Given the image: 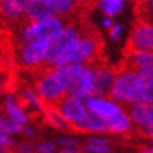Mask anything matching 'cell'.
Masks as SVG:
<instances>
[{
	"label": "cell",
	"instance_id": "5",
	"mask_svg": "<svg viewBox=\"0 0 153 153\" xmlns=\"http://www.w3.org/2000/svg\"><path fill=\"white\" fill-rule=\"evenodd\" d=\"M71 133H91L107 132V121L92 111H86L76 122H70Z\"/></svg>",
	"mask_w": 153,
	"mask_h": 153
},
{
	"label": "cell",
	"instance_id": "1",
	"mask_svg": "<svg viewBox=\"0 0 153 153\" xmlns=\"http://www.w3.org/2000/svg\"><path fill=\"white\" fill-rule=\"evenodd\" d=\"M142 82L138 74L134 72H120L105 96L106 100L117 102H137Z\"/></svg>",
	"mask_w": 153,
	"mask_h": 153
},
{
	"label": "cell",
	"instance_id": "21",
	"mask_svg": "<svg viewBox=\"0 0 153 153\" xmlns=\"http://www.w3.org/2000/svg\"><path fill=\"white\" fill-rule=\"evenodd\" d=\"M59 142L64 146H76V142L72 141V140H66V138H60Z\"/></svg>",
	"mask_w": 153,
	"mask_h": 153
},
{
	"label": "cell",
	"instance_id": "4",
	"mask_svg": "<svg viewBox=\"0 0 153 153\" xmlns=\"http://www.w3.org/2000/svg\"><path fill=\"white\" fill-rule=\"evenodd\" d=\"M79 36H80L79 22L76 25H70V26L64 27L57 35H55L49 40V45H48L46 52H45V55H44L42 62L51 64L52 61L57 57L59 53L62 51L68 44H71L74 40L79 39Z\"/></svg>",
	"mask_w": 153,
	"mask_h": 153
},
{
	"label": "cell",
	"instance_id": "10",
	"mask_svg": "<svg viewBox=\"0 0 153 153\" xmlns=\"http://www.w3.org/2000/svg\"><path fill=\"white\" fill-rule=\"evenodd\" d=\"M131 132H134L131 126V118L125 113L120 112L107 121V133L122 134L126 138H131Z\"/></svg>",
	"mask_w": 153,
	"mask_h": 153
},
{
	"label": "cell",
	"instance_id": "26",
	"mask_svg": "<svg viewBox=\"0 0 153 153\" xmlns=\"http://www.w3.org/2000/svg\"><path fill=\"white\" fill-rule=\"evenodd\" d=\"M141 153H152V151H149V152H141Z\"/></svg>",
	"mask_w": 153,
	"mask_h": 153
},
{
	"label": "cell",
	"instance_id": "25",
	"mask_svg": "<svg viewBox=\"0 0 153 153\" xmlns=\"http://www.w3.org/2000/svg\"><path fill=\"white\" fill-rule=\"evenodd\" d=\"M24 131H25L26 134H29V136H34V134H35V132L33 131V129H30V128H25Z\"/></svg>",
	"mask_w": 153,
	"mask_h": 153
},
{
	"label": "cell",
	"instance_id": "2",
	"mask_svg": "<svg viewBox=\"0 0 153 153\" xmlns=\"http://www.w3.org/2000/svg\"><path fill=\"white\" fill-rule=\"evenodd\" d=\"M136 51H153V24L141 18L132 22L131 35L122 49V56L128 57Z\"/></svg>",
	"mask_w": 153,
	"mask_h": 153
},
{
	"label": "cell",
	"instance_id": "7",
	"mask_svg": "<svg viewBox=\"0 0 153 153\" xmlns=\"http://www.w3.org/2000/svg\"><path fill=\"white\" fill-rule=\"evenodd\" d=\"M52 107L62 114V116L68 121V122H76L79 121L83 113L86 112L85 106L82 105L80 100H77L76 97L70 96V95H65L64 97H61L60 100L53 105Z\"/></svg>",
	"mask_w": 153,
	"mask_h": 153
},
{
	"label": "cell",
	"instance_id": "24",
	"mask_svg": "<svg viewBox=\"0 0 153 153\" xmlns=\"http://www.w3.org/2000/svg\"><path fill=\"white\" fill-rule=\"evenodd\" d=\"M4 86H5L4 79H3V76L0 75V92H1V91H4Z\"/></svg>",
	"mask_w": 153,
	"mask_h": 153
},
{
	"label": "cell",
	"instance_id": "12",
	"mask_svg": "<svg viewBox=\"0 0 153 153\" xmlns=\"http://www.w3.org/2000/svg\"><path fill=\"white\" fill-rule=\"evenodd\" d=\"M5 107H6V112L9 113V116L14 121L19 122V123H25L27 121V117L25 116V113L22 112V110L20 107L15 103L13 96H7L6 102H5Z\"/></svg>",
	"mask_w": 153,
	"mask_h": 153
},
{
	"label": "cell",
	"instance_id": "9",
	"mask_svg": "<svg viewBox=\"0 0 153 153\" xmlns=\"http://www.w3.org/2000/svg\"><path fill=\"white\" fill-rule=\"evenodd\" d=\"M29 0H0V15L6 21L14 22L25 15Z\"/></svg>",
	"mask_w": 153,
	"mask_h": 153
},
{
	"label": "cell",
	"instance_id": "13",
	"mask_svg": "<svg viewBox=\"0 0 153 153\" xmlns=\"http://www.w3.org/2000/svg\"><path fill=\"white\" fill-rule=\"evenodd\" d=\"M125 5V0H101L100 7L107 16H113L118 14Z\"/></svg>",
	"mask_w": 153,
	"mask_h": 153
},
{
	"label": "cell",
	"instance_id": "17",
	"mask_svg": "<svg viewBox=\"0 0 153 153\" xmlns=\"http://www.w3.org/2000/svg\"><path fill=\"white\" fill-rule=\"evenodd\" d=\"M41 153H52L55 151V144L51 143V142H45V143H41L39 147H37Z\"/></svg>",
	"mask_w": 153,
	"mask_h": 153
},
{
	"label": "cell",
	"instance_id": "22",
	"mask_svg": "<svg viewBox=\"0 0 153 153\" xmlns=\"http://www.w3.org/2000/svg\"><path fill=\"white\" fill-rule=\"evenodd\" d=\"M0 153H16V152L10 149L9 147H1L0 148Z\"/></svg>",
	"mask_w": 153,
	"mask_h": 153
},
{
	"label": "cell",
	"instance_id": "15",
	"mask_svg": "<svg viewBox=\"0 0 153 153\" xmlns=\"http://www.w3.org/2000/svg\"><path fill=\"white\" fill-rule=\"evenodd\" d=\"M83 151L86 152H95V153H108L110 148L106 146H100V144H87L83 147Z\"/></svg>",
	"mask_w": 153,
	"mask_h": 153
},
{
	"label": "cell",
	"instance_id": "11",
	"mask_svg": "<svg viewBox=\"0 0 153 153\" xmlns=\"http://www.w3.org/2000/svg\"><path fill=\"white\" fill-rule=\"evenodd\" d=\"M86 102H87V107L91 111L95 112L96 114H98V116L105 120H110L121 112V108L118 106L113 105L106 100H101V98L91 97Z\"/></svg>",
	"mask_w": 153,
	"mask_h": 153
},
{
	"label": "cell",
	"instance_id": "16",
	"mask_svg": "<svg viewBox=\"0 0 153 153\" xmlns=\"http://www.w3.org/2000/svg\"><path fill=\"white\" fill-rule=\"evenodd\" d=\"M35 151V146L29 142H24L16 147V153H36Z\"/></svg>",
	"mask_w": 153,
	"mask_h": 153
},
{
	"label": "cell",
	"instance_id": "14",
	"mask_svg": "<svg viewBox=\"0 0 153 153\" xmlns=\"http://www.w3.org/2000/svg\"><path fill=\"white\" fill-rule=\"evenodd\" d=\"M134 132L137 134H140L143 138H148L153 140V105H149L148 113H147V120H146V125L143 128H134Z\"/></svg>",
	"mask_w": 153,
	"mask_h": 153
},
{
	"label": "cell",
	"instance_id": "8",
	"mask_svg": "<svg viewBox=\"0 0 153 153\" xmlns=\"http://www.w3.org/2000/svg\"><path fill=\"white\" fill-rule=\"evenodd\" d=\"M25 15L36 21L50 18H59V14L50 0H29Z\"/></svg>",
	"mask_w": 153,
	"mask_h": 153
},
{
	"label": "cell",
	"instance_id": "18",
	"mask_svg": "<svg viewBox=\"0 0 153 153\" xmlns=\"http://www.w3.org/2000/svg\"><path fill=\"white\" fill-rule=\"evenodd\" d=\"M13 144V141L11 138H9L7 134H4V133H0V148L1 147H9Z\"/></svg>",
	"mask_w": 153,
	"mask_h": 153
},
{
	"label": "cell",
	"instance_id": "6",
	"mask_svg": "<svg viewBox=\"0 0 153 153\" xmlns=\"http://www.w3.org/2000/svg\"><path fill=\"white\" fill-rule=\"evenodd\" d=\"M91 71L94 72L95 97H97V96L105 97L107 91L110 90V87L112 86V83L114 82V80H116V77L120 74L118 67L108 64V65H105L101 67H97Z\"/></svg>",
	"mask_w": 153,
	"mask_h": 153
},
{
	"label": "cell",
	"instance_id": "23",
	"mask_svg": "<svg viewBox=\"0 0 153 153\" xmlns=\"http://www.w3.org/2000/svg\"><path fill=\"white\" fill-rule=\"evenodd\" d=\"M60 153H81L80 151H76V149H62Z\"/></svg>",
	"mask_w": 153,
	"mask_h": 153
},
{
	"label": "cell",
	"instance_id": "19",
	"mask_svg": "<svg viewBox=\"0 0 153 153\" xmlns=\"http://www.w3.org/2000/svg\"><path fill=\"white\" fill-rule=\"evenodd\" d=\"M108 30H110V35H111V37H112V39L117 40L118 37H120V33H121V26H118V25H112L111 27H108Z\"/></svg>",
	"mask_w": 153,
	"mask_h": 153
},
{
	"label": "cell",
	"instance_id": "3",
	"mask_svg": "<svg viewBox=\"0 0 153 153\" xmlns=\"http://www.w3.org/2000/svg\"><path fill=\"white\" fill-rule=\"evenodd\" d=\"M49 40H37L27 42L25 45H19L16 52H14V59L16 56V64L24 70L31 68L40 64L46 52Z\"/></svg>",
	"mask_w": 153,
	"mask_h": 153
},
{
	"label": "cell",
	"instance_id": "20",
	"mask_svg": "<svg viewBox=\"0 0 153 153\" xmlns=\"http://www.w3.org/2000/svg\"><path fill=\"white\" fill-rule=\"evenodd\" d=\"M90 142L92 144H100V146H107L110 143V141H106V140H98V138H94V140H90Z\"/></svg>",
	"mask_w": 153,
	"mask_h": 153
}]
</instances>
